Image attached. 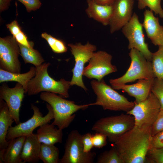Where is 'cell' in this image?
Instances as JSON below:
<instances>
[{"instance_id": "obj_1", "label": "cell", "mask_w": 163, "mask_h": 163, "mask_svg": "<svg viewBox=\"0 0 163 163\" xmlns=\"http://www.w3.org/2000/svg\"><path fill=\"white\" fill-rule=\"evenodd\" d=\"M151 129L144 130L135 126L114 143L123 163H145L150 148Z\"/></svg>"}, {"instance_id": "obj_2", "label": "cell", "mask_w": 163, "mask_h": 163, "mask_svg": "<svg viewBox=\"0 0 163 163\" xmlns=\"http://www.w3.org/2000/svg\"><path fill=\"white\" fill-rule=\"evenodd\" d=\"M40 97L49 104L52 108L54 120L52 124L62 130L67 128L74 120V113L91 106L90 104L77 105L74 101L66 100L56 94L48 92H42Z\"/></svg>"}, {"instance_id": "obj_3", "label": "cell", "mask_w": 163, "mask_h": 163, "mask_svg": "<svg viewBox=\"0 0 163 163\" xmlns=\"http://www.w3.org/2000/svg\"><path fill=\"white\" fill-rule=\"evenodd\" d=\"M50 65L49 62L45 63L36 67L35 75L28 84L27 95H32L45 91L58 94L63 97H69L70 81L63 78L56 81L51 78L47 71Z\"/></svg>"}, {"instance_id": "obj_4", "label": "cell", "mask_w": 163, "mask_h": 163, "mask_svg": "<svg viewBox=\"0 0 163 163\" xmlns=\"http://www.w3.org/2000/svg\"><path fill=\"white\" fill-rule=\"evenodd\" d=\"M91 88L97 96L95 102L91 105L101 106L104 110L123 111L127 112L134 106L135 103L129 101L123 95L120 94L107 85L103 79L100 81L93 80Z\"/></svg>"}, {"instance_id": "obj_5", "label": "cell", "mask_w": 163, "mask_h": 163, "mask_svg": "<svg viewBox=\"0 0 163 163\" xmlns=\"http://www.w3.org/2000/svg\"><path fill=\"white\" fill-rule=\"evenodd\" d=\"M129 55L131 60L129 68L122 76L109 80L111 86L155 78L151 62L147 60L139 51L135 49H130Z\"/></svg>"}, {"instance_id": "obj_6", "label": "cell", "mask_w": 163, "mask_h": 163, "mask_svg": "<svg viewBox=\"0 0 163 163\" xmlns=\"http://www.w3.org/2000/svg\"><path fill=\"white\" fill-rule=\"evenodd\" d=\"M134 126V117L126 113H122L100 118L94 123L91 129L104 134L110 142L114 143L120 137Z\"/></svg>"}, {"instance_id": "obj_7", "label": "cell", "mask_w": 163, "mask_h": 163, "mask_svg": "<svg viewBox=\"0 0 163 163\" xmlns=\"http://www.w3.org/2000/svg\"><path fill=\"white\" fill-rule=\"evenodd\" d=\"M135 103L133 108L126 113L134 117L135 126L138 128L144 130L151 129L161 109L158 99L151 92L145 100Z\"/></svg>"}, {"instance_id": "obj_8", "label": "cell", "mask_w": 163, "mask_h": 163, "mask_svg": "<svg viewBox=\"0 0 163 163\" xmlns=\"http://www.w3.org/2000/svg\"><path fill=\"white\" fill-rule=\"evenodd\" d=\"M68 46L70 48L75 62L74 67L72 70L73 75L70 81V85H76L86 91L87 89L82 80V73L85 65L89 62L97 50V47L89 42L84 45L79 42L75 44L69 43Z\"/></svg>"}, {"instance_id": "obj_9", "label": "cell", "mask_w": 163, "mask_h": 163, "mask_svg": "<svg viewBox=\"0 0 163 163\" xmlns=\"http://www.w3.org/2000/svg\"><path fill=\"white\" fill-rule=\"evenodd\" d=\"M82 135L76 130L71 131L67 137L65 145L64 154L60 163H92L96 154L85 152Z\"/></svg>"}, {"instance_id": "obj_10", "label": "cell", "mask_w": 163, "mask_h": 163, "mask_svg": "<svg viewBox=\"0 0 163 163\" xmlns=\"http://www.w3.org/2000/svg\"><path fill=\"white\" fill-rule=\"evenodd\" d=\"M46 107L48 113L44 116L36 106L32 104V109L34 112L32 117L27 121L20 122L14 126L10 127L8 131L6 138L7 141L21 136H27L33 133L34 130L38 127L47 123H49L54 119L52 108L48 104Z\"/></svg>"}, {"instance_id": "obj_11", "label": "cell", "mask_w": 163, "mask_h": 163, "mask_svg": "<svg viewBox=\"0 0 163 163\" xmlns=\"http://www.w3.org/2000/svg\"><path fill=\"white\" fill-rule=\"evenodd\" d=\"M143 28L138 15L134 13L129 21L122 28V32L128 40V48L138 50L147 60L151 62L152 53L145 42Z\"/></svg>"}, {"instance_id": "obj_12", "label": "cell", "mask_w": 163, "mask_h": 163, "mask_svg": "<svg viewBox=\"0 0 163 163\" xmlns=\"http://www.w3.org/2000/svg\"><path fill=\"white\" fill-rule=\"evenodd\" d=\"M20 55L18 42L13 36L0 38V67L6 71L21 73V64L19 60Z\"/></svg>"}, {"instance_id": "obj_13", "label": "cell", "mask_w": 163, "mask_h": 163, "mask_svg": "<svg viewBox=\"0 0 163 163\" xmlns=\"http://www.w3.org/2000/svg\"><path fill=\"white\" fill-rule=\"evenodd\" d=\"M112 58L111 55L106 51L95 52L88 65L85 67L83 75L100 81L105 76L116 72V67L111 63Z\"/></svg>"}, {"instance_id": "obj_14", "label": "cell", "mask_w": 163, "mask_h": 163, "mask_svg": "<svg viewBox=\"0 0 163 163\" xmlns=\"http://www.w3.org/2000/svg\"><path fill=\"white\" fill-rule=\"evenodd\" d=\"M134 0H114L109 25L110 33L122 29L130 20L133 13Z\"/></svg>"}, {"instance_id": "obj_15", "label": "cell", "mask_w": 163, "mask_h": 163, "mask_svg": "<svg viewBox=\"0 0 163 163\" xmlns=\"http://www.w3.org/2000/svg\"><path fill=\"white\" fill-rule=\"evenodd\" d=\"M24 93V88L18 82L13 88H9L6 84H3L0 88V99L6 103L16 125L21 122L19 111Z\"/></svg>"}, {"instance_id": "obj_16", "label": "cell", "mask_w": 163, "mask_h": 163, "mask_svg": "<svg viewBox=\"0 0 163 163\" xmlns=\"http://www.w3.org/2000/svg\"><path fill=\"white\" fill-rule=\"evenodd\" d=\"M154 78L140 79L134 84H120L111 86L114 89L121 90L135 99V102L139 103L145 100L151 92Z\"/></svg>"}, {"instance_id": "obj_17", "label": "cell", "mask_w": 163, "mask_h": 163, "mask_svg": "<svg viewBox=\"0 0 163 163\" xmlns=\"http://www.w3.org/2000/svg\"><path fill=\"white\" fill-rule=\"evenodd\" d=\"M143 14L142 24L148 37L155 45H163V26L160 25L158 18L150 10L146 9Z\"/></svg>"}, {"instance_id": "obj_18", "label": "cell", "mask_w": 163, "mask_h": 163, "mask_svg": "<svg viewBox=\"0 0 163 163\" xmlns=\"http://www.w3.org/2000/svg\"><path fill=\"white\" fill-rule=\"evenodd\" d=\"M25 136L11 139L4 149L0 151V163H24L21 154Z\"/></svg>"}, {"instance_id": "obj_19", "label": "cell", "mask_w": 163, "mask_h": 163, "mask_svg": "<svg viewBox=\"0 0 163 163\" xmlns=\"http://www.w3.org/2000/svg\"><path fill=\"white\" fill-rule=\"evenodd\" d=\"M87 2L88 6L85 11L88 16L104 26L109 25L112 12V4L101 5L91 0H87Z\"/></svg>"}, {"instance_id": "obj_20", "label": "cell", "mask_w": 163, "mask_h": 163, "mask_svg": "<svg viewBox=\"0 0 163 163\" xmlns=\"http://www.w3.org/2000/svg\"><path fill=\"white\" fill-rule=\"evenodd\" d=\"M41 144L36 134L33 133L26 136L21 156L24 163L38 162Z\"/></svg>"}, {"instance_id": "obj_21", "label": "cell", "mask_w": 163, "mask_h": 163, "mask_svg": "<svg viewBox=\"0 0 163 163\" xmlns=\"http://www.w3.org/2000/svg\"><path fill=\"white\" fill-rule=\"evenodd\" d=\"M14 121L5 102L0 99V151L8 145L6 137L9 128Z\"/></svg>"}, {"instance_id": "obj_22", "label": "cell", "mask_w": 163, "mask_h": 163, "mask_svg": "<svg viewBox=\"0 0 163 163\" xmlns=\"http://www.w3.org/2000/svg\"><path fill=\"white\" fill-rule=\"evenodd\" d=\"M48 123L42 125L37 129L36 134L39 141L41 143L47 144L54 145L56 143H62V130Z\"/></svg>"}, {"instance_id": "obj_23", "label": "cell", "mask_w": 163, "mask_h": 163, "mask_svg": "<svg viewBox=\"0 0 163 163\" xmlns=\"http://www.w3.org/2000/svg\"><path fill=\"white\" fill-rule=\"evenodd\" d=\"M36 68L31 66L29 70L24 73H14L0 69V82L15 81L21 84L27 93V87L30 80L35 75Z\"/></svg>"}, {"instance_id": "obj_24", "label": "cell", "mask_w": 163, "mask_h": 163, "mask_svg": "<svg viewBox=\"0 0 163 163\" xmlns=\"http://www.w3.org/2000/svg\"><path fill=\"white\" fill-rule=\"evenodd\" d=\"M20 55L25 63H30L36 67L42 65L44 60L40 53L33 47H29L18 43Z\"/></svg>"}, {"instance_id": "obj_25", "label": "cell", "mask_w": 163, "mask_h": 163, "mask_svg": "<svg viewBox=\"0 0 163 163\" xmlns=\"http://www.w3.org/2000/svg\"><path fill=\"white\" fill-rule=\"evenodd\" d=\"M59 151L54 145L42 143L40 159L44 163H60Z\"/></svg>"}, {"instance_id": "obj_26", "label": "cell", "mask_w": 163, "mask_h": 163, "mask_svg": "<svg viewBox=\"0 0 163 163\" xmlns=\"http://www.w3.org/2000/svg\"><path fill=\"white\" fill-rule=\"evenodd\" d=\"M152 53L151 62L155 78L163 80V45Z\"/></svg>"}, {"instance_id": "obj_27", "label": "cell", "mask_w": 163, "mask_h": 163, "mask_svg": "<svg viewBox=\"0 0 163 163\" xmlns=\"http://www.w3.org/2000/svg\"><path fill=\"white\" fill-rule=\"evenodd\" d=\"M97 163H123L115 146L112 147L100 154L97 158Z\"/></svg>"}, {"instance_id": "obj_28", "label": "cell", "mask_w": 163, "mask_h": 163, "mask_svg": "<svg viewBox=\"0 0 163 163\" xmlns=\"http://www.w3.org/2000/svg\"><path fill=\"white\" fill-rule=\"evenodd\" d=\"M41 36L47 42L52 50L55 53H60L66 52L67 48L64 42L46 33H43Z\"/></svg>"}, {"instance_id": "obj_29", "label": "cell", "mask_w": 163, "mask_h": 163, "mask_svg": "<svg viewBox=\"0 0 163 163\" xmlns=\"http://www.w3.org/2000/svg\"><path fill=\"white\" fill-rule=\"evenodd\" d=\"M138 7L140 10L146 7L158 14L161 18H163V9L161 5V0H138Z\"/></svg>"}, {"instance_id": "obj_30", "label": "cell", "mask_w": 163, "mask_h": 163, "mask_svg": "<svg viewBox=\"0 0 163 163\" xmlns=\"http://www.w3.org/2000/svg\"><path fill=\"white\" fill-rule=\"evenodd\" d=\"M146 163H163V148H149L146 156Z\"/></svg>"}, {"instance_id": "obj_31", "label": "cell", "mask_w": 163, "mask_h": 163, "mask_svg": "<svg viewBox=\"0 0 163 163\" xmlns=\"http://www.w3.org/2000/svg\"><path fill=\"white\" fill-rule=\"evenodd\" d=\"M151 92L156 96L163 109V80L156 78H154L151 89Z\"/></svg>"}, {"instance_id": "obj_32", "label": "cell", "mask_w": 163, "mask_h": 163, "mask_svg": "<svg viewBox=\"0 0 163 163\" xmlns=\"http://www.w3.org/2000/svg\"><path fill=\"white\" fill-rule=\"evenodd\" d=\"M163 130V109H161L151 129V136Z\"/></svg>"}, {"instance_id": "obj_33", "label": "cell", "mask_w": 163, "mask_h": 163, "mask_svg": "<svg viewBox=\"0 0 163 163\" xmlns=\"http://www.w3.org/2000/svg\"><path fill=\"white\" fill-rule=\"evenodd\" d=\"M107 137L104 134L97 133L92 135V140L94 147L101 148L106 145Z\"/></svg>"}, {"instance_id": "obj_34", "label": "cell", "mask_w": 163, "mask_h": 163, "mask_svg": "<svg viewBox=\"0 0 163 163\" xmlns=\"http://www.w3.org/2000/svg\"><path fill=\"white\" fill-rule=\"evenodd\" d=\"M150 148L155 149L163 148V130L151 136Z\"/></svg>"}, {"instance_id": "obj_35", "label": "cell", "mask_w": 163, "mask_h": 163, "mask_svg": "<svg viewBox=\"0 0 163 163\" xmlns=\"http://www.w3.org/2000/svg\"><path fill=\"white\" fill-rule=\"evenodd\" d=\"M24 5L28 12L35 11L42 5L40 0H17Z\"/></svg>"}, {"instance_id": "obj_36", "label": "cell", "mask_w": 163, "mask_h": 163, "mask_svg": "<svg viewBox=\"0 0 163 163\" xmlns=\"http://www.w3.org/2000/svg\"><path fill=\"white\" fill-rule=\"evenodd\" d=\"M92 135L90 133H86L82 136V142L85 152L88 153L91 152L94 147L92 140Z\"/></svg>"}, {"instance_id": "obj_37", "label": "cell", "mask_w": 163, "mask_h": 163, "mask_svg": "<svg viewBox=\"0 0 163 163\" xmlns=\"http://www.w3.org/2000/svg\"><path fill=\"white\" fill-rule=\"evenodd\" d=\"M14 37L18 43L28 47H33L34 43L28 40L27 36L22 30Z\"/></svg>"}, {"instance_id": "obj_38", "label": "cell", "mask_w": 163, "mask_h": 163, "mask_svg": "<svg viewBox=\"0 0 163 163\" xmlns=\"http://www.w3.org/2000/svg\"><path fill=\"white\" fill-rule=\"evenodd\" d=\"M6 27L13 37L21 31V28L16 20H14L9 24H6Z\"/></svg>"}, {"instance_id": "obj_39", "label": "cell", "mask_w": 163, "mask_h": 163, "mask_svg": "<svg viewBox=\"0 0 163 163\" xmlns=\"http://www.w3.org/2000/svg\"><path fill=\"white\" fill-rule=\"evenodd\" d=\"M12 0H0V12H2L8 9Z\"/></svg>"}, {"instance_id": "obj_40", "label": "cell", "mask_w": 163, "mask_h": 163, "mask_svg": "<svg viewBox=\"0 0 163 163\" xmlns=\"http://www.w3.org/2000/svg\"><path fill=\"white\" fill-rule=\"evenodd\" d=\"M98 4L107 5L112 4L114 0H91Z\"/></svg>"}]
</instances>
